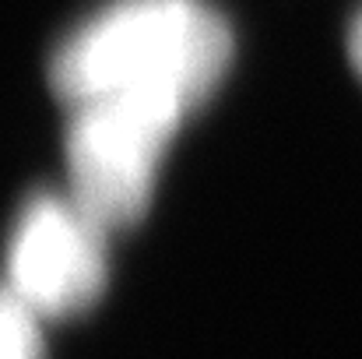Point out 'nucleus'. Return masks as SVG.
<instances>
[{
    "label": "nucleus",
    "instance_id": "f257e3e1",
    "mask_svg": "<svg viewBox=\"0 0 362 359\" xmlns=\"http://www.w3.org/2000/svg\"><path fill=\"white\" fill-rule=\"evenodd\" d=\"M233 60V32L204 0H113L57 50L49 78L74 106L103 96L173 99L197 110Z\"/></svg>",
    "mask_w": 362,
    "mask_h": 359
},
{
    "label": "nucleus",
    "instance_id": "f03ea898",
    "mask_svg": "<svg viewBox=\"0 0 362 359\" xmlns=\"http://www.w3.org/2000/svg\"><path fill=\"white\" fill-rule=\"evenodd\" d=\"M183 103L148 96H103L71 106L67 176L71 194L110 229L144 215L158 166L187 120Z\"/></svg>",
    "mask_w": 362,
    "mask_h": 359
},
{
    "label": "nucleus",
    "instance_id": "7ed1b4c3",
    "mask_svg": "<svg viewBox=\"0 0 362 359\" xmlns=\"http://www.w3.org/2000/svg\"><path fill=\"white\" fill-rule=\"evenodd\" d=\"M110 233L71 190L39 194L11 229L4 285L42 321L81 314L106 289Z\"/></svg>",
    "mask_w": 362,
    "mask_h": 359
},
{
    "label": "nucleus",
    "instance_id": "20e7f679",
    "mask_svg": "<svg viewBox=\"0 0 362 359\" xmlns=\"http://www.w3.org/2000/svg\"><path fill=\"white\" fill-rule=\"evenodd\" d=\"M0 359H42V317L0 282Z\"/></svg>",
    "mask_w": 362,
    "mask_h": 359
},
{
    "label": "nucleus",
    "instance_id": "39448f33",
    "mask_svg": "<svg viewBox=\"0 0 362 359\" xmlns=\"http://www.w3.org/2000/svg\"><path fill=\"white\" fill-rule=\"evenodd\" d=\"M349 53H352L356 71L362 74V14L356 18V25H352V35H349Z\"/></svg>",
    "mask_w": 362,
    "mask_h": 359
}]
</instances>
